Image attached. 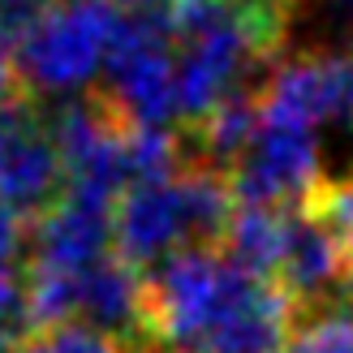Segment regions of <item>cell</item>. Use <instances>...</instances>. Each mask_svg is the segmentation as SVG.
I'll use <instances>...</instances> for the list:
<instances>
[{
  "label": "cell",
  "mask_w": 353,
  "mask_h": 353,
  "mask_svg": "<svg viewBox=\"0 0 353 353\" xmlns=\"http://www.w3.org/2000/svg\"><path fill=\"white\" fill-rule=\"evenodd\" d=\"M237 194L228 172L211 164H185L164 181L134 185L117 203V254L134 268L172 259L194 245H224L237 216Z\"/></svg>",
  "instance_id": "cell-1"
},
{
  "label": "cell",
  "mask_w": 353,
  "mask_h": 353,
  "mask_svg": "<svg viewBox=\"0 0 353 353\" xmlns=\"http://www.w3.org/2000/svg\"><path fill=\"white\" fill-rule=\"evenodd\" d=\"M254 280V272L237 268L216 245H194L164 259L147 276V349L207 353Z\"/></svg>",
  "instance_id": "cell-2"
},
{
  "label": "cell",
  "mask_w": 353,
  "mask_h": 353,
  "mask_svg": "<svg viewBox=\"0 0 353 353\" xmlns=\"http://www.w3.org/2000/svg\"><path fill=\"white\" fill-rule=\"evenodd\" d=\"M125 13L108 0H52L22 39L17 74L26 91H78L112 57Z\"/></svg>",
  "instance_id": "cell-3"
},
{
  "label": "cell",
  "mask_w": 353,
  "mask_h": 353,
  "mask_svg": "<svg viewBox=\"0 0 353 353\" xmlns=\"http://www.w3.org/2000/svg\"><path fill=\"white\" fill-rule=\"evenodd\" d=\"M134 125L164 130V121L181 112L176 86V48L164 13H125L121 34L108 57V86H103Z\"/></svg>",
  "instance_id": "cell-4"
},
{
  "label": "cell",
  "mask_w": 353,
  "mask_h": 353,
  "mask_svg": "<svg viewBox=\"0 0 353 353\" xmlns=\"http://www.w3.org/2000/svg\"><path fill=\"white\" fill-rule=\"evenodd\" d=\"M319 181L314 130L280 125V121H263L254 143L228 172V185L245 207H297Z\"/></svg>",
  "instance_id": "cell-5"
},
{
  "label": "cell",
  "mask_w": 353,
  "mask_h": 353,
  "mask_svg": "<svg viewBox=\"0 0 353 353\" xmlns=\"http://www.w3.org/2000/svg\"><path fill=\"white\" fill-rule=\"evenodd\" d=\"M117 250V207L65 190L30 228L26 276H82Z\"/></svg>",
  "instance_id": "cell-6"
},
{
  "label": "cell",
  "mask_w": 353,
  "mask_h": 353,
  "mask_svg": "<svg viewBox=\"0 0 353 353\" xmlns=\"http://www.w3.org/2000/svg\"><path fill=\"white\" fill-rule=\"evenodd\" d=\"M263 121L319 130L323 121H353V57L319 52L297 57L268 74L259 86Z\"/></svg>",
  "instance_id": "cell-7"
},
{
  "label": "cell",
  "mask_w": 353,
  "mask_h": 353,
  "mask_svg": "<svg viewBox=\"0 0 353 353\" xmlns=\"http://www.w3.org/2000/svg\"><path fill=\"white\" fill-rule=\"evenodd\" d=\"M65 185L69 181L57 138L34 117V103H26L0 134V203L39 220L52 203H61Z\"/></svg>",
  "instance_id": "cell-8"
},
{
  "label": "cell",
  "mask_w": 353,
  "mask_h": 353,
  "mask_svg": "<svg viewBox=\"0 0 353 353\" xmlns=\"http://www.w3.org/2000/svg\"><path fill=\"white\" fill-rule=\"evenodd\" d=\"M289 211L293 207H245L241 203L220 250L237 268L276 280L280 259H285V237H289Z\"/></svg>",
  "instance_id": "cell-9"
},
{
  "label": "cell",
  "mask_w": 353,
  "mask_h": 353,
  "mask_svg": "<svg viewBox=\"0 0 353 353\" xmlns=\"http://www.w3.org/2000/svg\"><path fill=\"white\" fill-rule=\"evenodd\" d=\"M285 353H353V310L336 302L297 319Z\"/></svg>",
  "instance_id": "cell-10"
},
{
  "label": "cell",
  "mask_w": 353,
  "mask_h": 353,
  "mask_svg": "<svg viewBox=\"0 0 353 353\" xmlns=\"http://www.w3.org/2000/svg\"><path fill=\"white\" fill-rule=\"evenodd\" d=\"M22 353H138V349L108 336V332H99V327H91V323L69 319V323L34 327Z\"/></svg>",
  "instance_id": "cell-11"
},
{
  "label": "cell",
  "mask_w": 353,
  "mask_h": 353,
  "mask_svg": "<svg viewBox=\"0 0 353 353\" xmlns=\"http://www.w3.org/2000/svg\"><path fill=\"white\" fill-rule=\"evenodd\" d=\"M30 228L22 211H13L9 203H0V268H17L26 241H30Z\"/></svg>",
  "instance_id": "cell-12"
},
{
  "label": "cell",
  "mask_w": 353,
  "mask_h": 353,
  "mask_svg": "<svg viewBox=\"0 0 353 353\" xmlns=\"http://www.w3.org/2000/svg\"><path fill=\"white\" fill-rule=\"evenodd\" d=\"M22 95H30V91H26L22 74H17V43L0 30V103L22 99Z\"/></svg>",
  "instance_id": "cell-13"
},
{
  "label": "cell",
  "mask_w": 353,
  "mask_h": 353,
  "mask_svg": "<svg viewBox=\"0 0 353 353\" xmlns=\"http://www.w3.org/2000/svg\"><path fill=\"white\" fill-rule=\"evenodd\" d=\"M17 314H26V276H17V268H0V319Z\"/></svg>",
  "instance_id": "cell-14"
},
{
  "label": "cell",
  "mask_w": 353,
  "mask_h": 353,
  "mask_svg": "<svg viewBox=\"0 0 353 353\" xmlns=\"http://www.w3.org/2000/svg\"><path fill=\"white\" fill-rule=\"evenodd\" d=\"M314 9H319L323 22L341 26V30H353V0H314Z\"/></svg>",
  "instance_id": "cell-15"
},
{
  "label": "cell",
  "mask_w": 353,
  "mask_h": 353,
  "mask_svg": "<svg viewBox=\"0 0 353 353\" xmlns=\"http://www.w3.org/2000/svg\"><path fill=\"white\" fill-rule=\"evenodd\" d=\"M108 5H117L121 13H164L168 0H108Z\"/></svg>",
  "instance_id": "cell-16"
},
{
  "label": "cell",
  "mask_w": 353,
  "mask_h": 353,
  "mask_svg": "<svg viewBox=\"0 0 353 353\" xmlns=\"http://www.w3.org/2000/svg\"><path fill=\"white\" fill-rule=\"evenodd\" d=\"M26 103H34V95H22V99H9V103H0V134H5L13 125V117L26 108Z\"/></svg>",
  "instance_id": "cell-17"
},
{
  "label": "cell",
  "mask_w": 353,
  "mask_h": 353,
  "mask_svg": "<svg viewBox=\"0 0 353 353\" xmlns=\"http://www.w3.org/2000/svg\"><path fill=\"white\" fill-rule=\"evenodd\" d=\"M341 306L353 310V263H349V276H345V285H341Z\"/></svg>",
  "instance_id": "cell-18"
}]
</instances>
